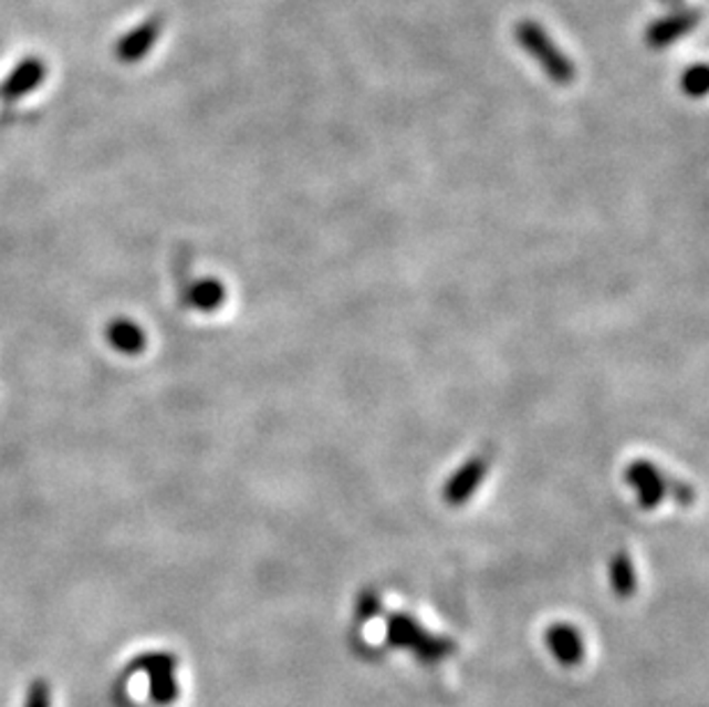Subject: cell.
<instances>
[{"mask_svg":"<svg viewBox=\"0 0 709 707\" xmlns=\"http://www.w3.org/2000/svg\"><path fill=\"white\" fill-rule=\"evenodd\" d=\"M189 301L194 309L202 311V313H213V311H219L221 305L226 303V290L219 281H213V279H205V281H198L191 292H189Z\"/></svg>","mask_w":709,"mask_h":707,"instance_id":"cell-7","label":"cell"},{"mask_svg":"<svg viewBox=\"0 0 709 707\" xmlns=\"http://www.w3.org/2000/svg\"><path fill=\"white\" fill-rule=\"evenodd\" d=\"M549 645L553 655H556L565 664H574L581 659V636L570 625H556L549 630Z\"/></svg>","mask_w":709,"mask_h":707,"instance_id":"cell-5","label":"cell"},{"mask_svg":"<svg viewBox=\"0 0 709 707\" xmlns=\"http://www.w3.org/2000/svg\"><path fill=\"white\" fill-rule=\"evenodd\" d=\"M611 583H613V591L621 597H629L634 593L636 574L627 553H615V559L611 563Z\"/></svg>","mask_w":709,"mask_h":707,"instance_id":"cell-8","label":"cell"},{"mask_svg":"<svg viewBox=\"0 0 709 707\" xmlns=\"http://www.w3.org/2000/svg\"><path fill=\"white\" fill-rule=\"evenodd\" d=\"M23 707H51V687L44 680H35L28 687Z\"/></svg>","mask_w":709,"mask_h":707,"instance_id":"cell-10","label":"cell"},{"mask_svg":"<svg viewBox=\"0 0 709 707\" xmlns=\"http://www.w3.org/2000/svg\"><path fill=\"white\" fill-rule=\"evenodd\" d=\"M108 341L117 352L134 356L145 347V333L129 320H117L108 329Z\"/></svg>","mask_w":709,"mask_h":707,"instance_id":"cell-6","label":"cell"},{"mask_svg":"<svg viewBox=\"0 0 709 707\" xmlns=\"http://www.w3.org/2000/svg\"><path fill=\"white\" fill-rule=\"evenodd\" d=\"M175 668L177 659L168 653H147L134 662V670L149 675V696L161 705H170L179 696Z\"/></svg>","mask_w":709,"mask_h":707,"instance_id":"cell-3","label":"cell"},{"mask_svg":"<svg viewBox=\"0 0 709 707\" xmlns=\"http://www.w3.org/2000/svg\"><path fill=\"white\" fill-rule=\"evenodd\" d=\"M487 471H489V459H487L484 455L471 457L469 462H465V467L457 469V471L448 478V482H446V487H444V499H446V503H448V506H455V508L465 506V503L476 495V491L480 489Z\"/></svg>","mask_w":709,"mask_h":707,"instance_id":"cell-4","label":"cell"},{"mask_svg":"<svg viewBox=\"0 0 709 707\" xmlns=\"http://www.w3.org/2000/svg\"><path fill=\"white\" fill-rule=\"evenodd\" d=\"M685 90L691 97H702L709 92V67H694L685 74Z\"/></svg>","mask_w":709,"mask_h":707,"instance_id":"cell-9","label":"cell"},{"mask_svg":"<svg viewBox=\"0 0 709 707\" xmlns=\"http://www.w3.org/2000/svg\"><path fill=\"white\" fill-rule=\"evenodd\" d=\"M517 35H519V42L523 44V49L531 51L538 58V63L551 74L553 81L563 83V85L572 83L574 70L567 63V58H563L559 53V49L551 44V40L542 33L535 23H523Z\"/></svg>","mask_w":709,"mask_h":707,"instance_id":"cell-2","label":"cell"},{"mask_svg":"<svg viewBox=\"0 0 709 707\" xmlns=\"http://www.w3.org/2000/svg\"><path fill=\"white\" fill-rule=\"evenodd\" d=\"M627 485L634 489L643 510H655L670 495V476H666L650 459H636L625 471Z\"/></svg>","mask_w":709,"mask_h":707,"instance_id":"cell-1","label":"cell"}]
</instances>
